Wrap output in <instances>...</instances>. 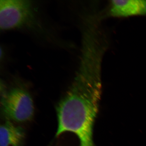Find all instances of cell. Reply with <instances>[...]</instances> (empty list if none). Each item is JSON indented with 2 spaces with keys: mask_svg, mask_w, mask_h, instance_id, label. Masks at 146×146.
Masks as SVG:
<instances>
[{
  "mask_svg": "<svg viewBox=\"0 0 146 146\" xmlns=\"http://www.w3.org/2000/svg\"><path fill=\"white\" fill-rule=\"evenodd\" d=\"M101 73L91 66H79L70 86L56 106L54 141L71 135L78 140V146H95L93 130L101 96Z\"/></svg>",
  "mask_w": 146,
  "mask_h": 146,
  "instance_id": "6da1fadb",
  "label": "cell"
},
{
  "mask_svg": "<svg viewBox=\"0 0 146 146\" xmlns=\"http://www.w3.org/2000/svg\"><path fill=\"white\" fill-rule=\"evenodd\" d=\"M111 16L117 17L146 16V1H112L110 6Z\"/></svg>",
  "mask_w": 146,
  "mask_h": 146,
  "instance_id": "277c9868",
  "label": "cell"
},
{
  "mask_svg": "<svg viewBox=\"0 0 146 146\" xmlns=\"http://www.w3.org/2000/svg\"><path fill=\"white\" fill-rule=\"evenodd\" d=\"M25 136L23 127L6 121L0 127V146H23Z\"/></svg>",
  "mask_w": 146,
  "mask_h": 146,
  "instance_id": "5b68a950",
  "label": "cell"
},
{
  "mask_svg": "<svg viewBox=\"0 0 146 146\" xmlns=\"http://www.w3.org/2000/svg\"><path fill=\"white\" fill-rule=\"evenodd\" d=\"M1 112L6 121L24 123L32 119L34 114L33 100L26 89L15 86L3 91Z\"/></svg>",
  "mask_w": 146,
  "mask_h": 146,
  "instance_id": "7a4b0ae2",
  "label": "cell"
},
{
  "mask_svg": "<svg viewBox=\"0 0 146 146\" xmlns=\"http://www.w3.org/2000/svg\"><path fill=\"white\" fill-rule=\"evenodd\" d=\"M34 17V11L31 1H0L1 30H10L25 26L32 22Z\"/></svg>",
  "mask_w": 146,
  "mask_h": 146,
  "instance_id": "3957f363",
  "label": "cell"
}]
</instances>
